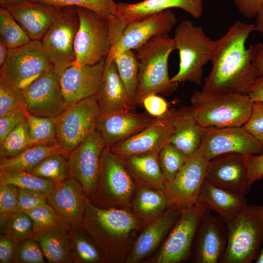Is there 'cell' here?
<instances>
[{"label":"cell","instance_id":"22","mask_svg":"<svg viewBox=\"0 0 263 263\" xmlns=\"http://www.w3.org/2000/svg\"><path fill=\"white\" fill-rule=\"evenodd\" d=\"M245 155L227 153L210 160L206 179L215 186L245 196L249 191Z\"/></svg>","mask_w":263,"mask_h":263},{"label":"cell","instance_id":"51","mask_svg":"<svg viewBox=\"0 0 263 263\" xmlns=\"http://www.w3.org/2000/svg\"><path fill=\"white\" fill-rule=\"evenodd\" d=\"M141 104L147 113L154 118L164 115L169 110L166 100L158 94H152L145 97Z\"/></svg>","mask_w":263,"mask_h":263},{"label":"cell","instance_id":"10","mask_svg":"<svg viewBox=\"0 0 263 263\" xmlns=\"http://www.w3.org/2000/svg\"><path fill=\"white\" fill-rule=\"evenodd\" d=\"M99 116L95 95L67 106L54 118L56 145L67 156L89 134L97 130Z\"/></svg>","mask_w":263,"mask_h":263},{"label":"cell","instance_id":"31","mask_svg":"<svg viewBox=\"0 0 263 263\" xmlns=\"http://www.w3.org/2000/svg\"><path fill=\"white\" fill-rule=\"evenodd\" d=\"M159 154L154 152L120 158L137 185L147 186L165 190L166 182L160 168Z\"/></svg>","mask_w":263,"mask_h":263},{"label":"cell","instance_id":"37","mask_svg":"<svg viewBox=\"0 0 263 263\" xmlns=\"http://www.w3.org/2000/svg\"><path fill=\"white\" fill-rule=\"evenodd\" d=\"M30 172L55 184L63 182L70 175L67 156L62 153L51 154L42 160Z\"/></svg>","mask_w":263,"mask_h":263},{"label":"cell","instance_id":"49","mask_svg":"<svg viewBox=\"0 0 263 263\" xmlns=\"http://www.w3.org/2000/svg\"><path fill=\"white\" fill-rule=\"evenodd\" d=\"M247 168V186L248 190L256 181L263 178V152L245 155Z\"/></svg>","mask_w":263,"mask_h":263},{"label":"cell","instance_id":"50","mask_svg":"<svg viewBox=\"0 0 263 263\" xmlns=\"http://www.w3.org/2000/svg\"><path fill=\"white\" fill-rule=\"evenodd\" d=\"M19 204L20 211H26L38 206L48 204L45 195L19 188Z\"/></svg>","mask_w":263,"mask_h":263},{"label":"cell","instance_id":"36","mask_svg":"<svg viewBox=\"0 0 263 263\" xmlns=\"http://www.w3.org/2000/svg\"><path fill=\"white\" fill-rule=\"evenodd\" d=\"M0 182L46 195L56 184L31 172L17 169L0 170Z\"/></svg>","mask_w":263,"mask_h":263},{"label":"cell","instance_id":"47","mask_svg":"<svg viewBox=\"0 0 263 263\" xmlns=\"http://www.w3.org/2000/svg\"><path fill=\"white\" fill-rule=\"evenodd\" d=\"M25 212L33 221L35 232L56 224L58 220L55 211L48 204L38 206Z\"/></svg>","mask_w":263,"mask_h":263},{"label":"cell","instance_id":"33","mask_svg":"<svg viewBox=\"0 0 263 263\" xmlns=\"http://www.w3.org/2000/svg\"><path fill=\"white\" fill-rule=\"evenodd\" d=\"M56 153H64L56 144L34 145L16 156L0 159V170L17 169L30 172L45 158Z\"/></svg>","mask_w":263,"mask_h":263},{"label":"cell","instance_id":"29","mask_svg":"<svg viewBox=\"0 0 263 263\" xmlns=\"http://www.w3.org/2000/svg\"><path fill=\"white\" fill-rule=\"evenodd\" d=\"M179 8L195 18L202 15L190 0H144L135 3H116L114 13L127 25L153 16L170 8Z\"/></svg>","mask_w":263,"mask_h":263},{"label":"cell","instance_id":"20","mask_svg":"<svg viewBox=\"0 0 263 263\" xmlns=\"http://www.w3.org/2000/svg\"><path fill=\"white\" fill-rule=\"evenodd\" d=\"M46 196L58 219L69 224L73 229L82 227L88 198L73 176L70 174L63 182L56 184Z\"/></svg>","mask_w":263,"mask_h":263},{"label":"cell","instance_id":"56","mask_svg":"<svg viewBox=\"0 0 263 263\" xmlns=\"http://www.w3.org/2000/svg\"><path fill=\"white\" fill-rule=\"evenodd\" d=\"M247 94L253 101L263 102V75L257 77Z\"/></svg>","mask_w":263,"mask_h":263},{"label":"cell","instance_id":"21","mask_svg":"<svg viewBox=\"0 0 263 263\" xmlns=\"http://www.w3.org/2000/svg\"><path fill=\"white\" fill-rule=\"evenodd\" d=\"M106 57L93 65H72L59 76L62 94L67 106L95 95L100 86Z\"/></svg>","mask_w":263,"mask_h":263},{"label":"cell","instance_id":"43","mask_svg":"<svg viewBox=\"0 0 263 263\" xmlns=\"http://www.w3.org/2000/svg\"><path fill=\"white\" fill-rule=\"evenodd\" d=\"M24 110L22 91L0 80V116Z\"/></svg>","mask_w":263,"mask_h":263},{"label":"cell","instance_id":"26","mask_svg":"<svg viewBox=\"0 0 263 263\" xmlns=\"http://www.w3.org/2000/svg\"><path fill=\"white\" fill-rule=\"evenodd\" d=\"M95 95L100 115L130 111L133 107L113 58H106L101 83Z\"/></svg>","mask_w":263,"mask_h":263},{"label":"cell","instance_id":"55","mask_svg":"<svg viewBox=\"0 0 263 263\" xmlns=\"http://www.w3.org/2000/svg\"><path fill=\"white\" fill-rule=\"evenodd\" d=\"M252 64L257 77L263 75V43H257L254 45Z\"/></svg>","mask_w":263,"mask_h":263},{"label":"cell","instance_id":"61","mask_svg":"<svg viewBox=\"0 0 263 263\" xmlns=\"http://www.w3.org/2000/svg\"><path fill=\"white\" fill-rule=\"evenodd\" d=\"M20 0H0V7L7 8Z\"/></svg>","mask_w":263,"mask_h":263},{"label":"cell","instance_id":"14","mask_svg":"<svg viewBox=\"0 0 263 263\" xmlns=\"http://www.w3.org/2000/svg\"><path fill=\"white\" fill-rule=\"evenodd\" d=\"M179 109H169L164 115L154 118L142 131L108 149L119 157L160 152L170 143Z\"/></svg>","mask_w":263,"mask_h":263},{"label":"cell","instance_id":"27","mask_svg":"<svg viewBox=\"0 0 263 263\" xmlns=\"http://www.w3.org/2000/svg\"><path fill=\"white\" fill-rule=\"evenodd\" d=\"M73 234L72 226L58 218L56 224L35 232L33 237L48 263H72Z\"/></svg>","mask_w":263,"mask_h":263},{"label":"cell","instance_id":"6","mask_svg":"<svg viewBox=\"0 0 263 263\" xmlns=\"http://www.w3.org/2000/svg\"><path fill=\"white\" fill-rule=\"evenodd\" d=\"M137 186L122 159L106 147L101 155L97 183L89 199L99 207L131 211Z\"/></svg>","mask_w":263,"mask_h":263},{"label":"cell","instance_id":"60","mask_svg":"<svg viewBox=\"0 0 263 263\" xmlns=\"http://www.w3.org/2000/svg\"><path fill=\"white\" fill-rule=\"evenodd\" d=\"M196 9L202 15L203 12V0H190Z\"/></svg>","mask_w":263,"mask_h":263},{"label":"cell","instance_id":"30","mask_svg":"<svg viewBox=\"0 0 263 263\" xmlns=\"http://www.w3.org/2000/svg\"><path fill=\"white\" fill-rule=\"evenodd\" d=\"M171 207L165 190L147 186H137L131 211L142 227Z\"/></svg>","mask_w":263,"mask_h":263},{"label":"cell","instance_id":"28","mask_svg":"<svg viewBox=\"0 0 263 263\" xmlns=\"http://www.w3.org/2000/svg\"><path fill=\"white\" fill-rule=\"evenodd\" d=\"M197 201L215 212L226 225L235 218L247 204L245 196L215 186L206 179Z\"/></svg>","mask_w":263,"mask_h":263},{"label":"cell","instance_id":"58","mask_svg":"<svg viewBox=\"0 0 263 263\" xmlns=\"http://www.w3.org/2000/svg\"><path fill=\"white\" fill-rule=\"evenodd\" d=\"M255 31H257L263 35V5L256 16Z\"/></svg>","mask_w":263,"mask_h":263},{"label":"cell","instance_id":"15","mask_svg":"<svg viewBox=\"0 0 263 263\" xmlns=\"http://www.w3.org/2000/svg\"><path fill=\"white\" fill-rule=\"evenodd\" d=\"M106 147L102 137L96 130L67 156L70 173L81 184L88 199L96 186L101 155Z\"/></svg>","mask_w":263,"mask_h":263},{"label":"cell","instance_id":"23","mask_svg":"<svg viewBox=\"0 0 263 263\" xmlns=\"http://www.w3.org/2000/svg\"><path fill=\"white\" fill-rule=\"evenodd\" d=\"M63 8L20 0L7 9L32 40L41 41Z\"/></svg>","mask_w":263,"mask_h":263},{"label":"cell","instance_id":"8","mask_svg":"<svg viewBox=\"0 0 263 263\" xmlns=\"http://www.w3.org/2000/svg\"><path fill=\"white\" fill-rule=\"evenodd\" d=\"M79 25L75 39V59L73 65L79 67L93 65L106 57L111 48L108 18L94 12L77 7Z\"/></svg>","mask_w":263,"mask_h":263},{"label":"cell","instance_id":"44","mask_svg":"<svg viewBox=\"0 0 263 263\" xmlns=\"http://www.w3.org/2000/svg\"><path fill=\"white\" fill-rule=\"evenodd\" d=\"M15 263H45L44 256L33 237L16 241Z\"/></svg>","mask_w":263,"mask_h":263},{"label":"cell","instance_id":"57","mask_svg":"<svg viewBox=\"0 0 263 263\" xmlns=\"http://www.w3.org/2000/svg\"><path fill=\"white\" fill-rule=\"evenodd\" d=\"M10 215L0 214V234L10 236Z\"/></svg>","mask_w":263,"mask_h":263},{"label":"cell","instance_id":"45","mask_svg":"<svg viewBox=\"0 0 263 263\" xmlns=\"http://www.w3.org/2000/svg\"><path fill=\"white\" fill-rule=\"evenodd\" d=\"M10 236L16 241L33 237L34 225L31 216L25 211H19L10 215Z\"/></svg>","mask_w":263,"mask_h":263},{"label":"cell","instance_id":"42","mask_svg":"<svg viewBox=\"0 0 263 263\" xmlns=\"http://www.w3.org/2000/svg\"><path fill=\"white\" fill-rule=\"evenodd\" d=\"M58 7H81L91 10L104 18L114 13L116 3L113 0H29Z\"/></svg>","mask_w":263,"mask_h":263},{"label":"cell","instance_id":"12","mask_svg":"<svg viewBox=\"0 0 263 263\" xmlns=\"http://www.w3.org/2000/svg\"><path fill=\"white\" fill-rule=\"evenodd\" d=\"M79 25L77 7H65L41 40L59 76L75 61V39Z\"/></svg>","mask_w":263,"mask_h":263},{"label":"cell","instance_id":"17","mask_svg":"<svg viewBox=\"0 0 263 263\" xmlns=\"http://www.w3.org/2000/svg\"><path fill=\"white\" fill-rule=\"evenodd\" d=\"M227 243L226 224L206 208L193 242V261L196 263H222ZM191 248V249H192Z\"/></svg>","mask_w":263,"mask_h":263},{"label":"cell","instance_id":"32","mask_svg":"<svg viewBox=\"0 0 263 263\" xmlns=\"http://www.w3.org/2000/svg\"><path fill=\"white\" fill-rule=\"evenodd\" d=\"M201 141V126L190 107L179 108L170 143L189 157L199 150Z\"/></svg>","mask_w":263,"mask_h":263},{"label":"cell","instance_id":"59","mask_svg":"<svg viewBox=\"0 0 263 263\" xmlns=\"http://www.w3.org/2000/svg\"><path fill=\"white\" fill-rule=\"evenodd\" d=\"M9 49L5 44L0 39V67H1L5 62L7 57Z\"/></svg>","mask_w":263,"mask_h":263},{"label":"cell","instance_id":"63","mask_svg":"<svg viewBox=\"0 0 263 263\" xmlns=\"http://www.w3.org/2000/svg\"></svg>","mask_w":263,"mask_h":263},{"label":"cell","instance_id":"62","mask_svg":"<svg viewBox=\"0 0 263 263\" xmlns=\"http://www.w3.org/2000/svg\"><path fill=\"white\" fill-rule=\"evenodd\" d=\"M256 263H263V246L262 247L261 251L258 256L257 259L255 261Z\"/></svg>","mask_w":263,"mask_h":263},{"label":"cell","instance_id":"53","mask_svg":"<svg viewBox=\"0 0 263 263\" xmlns=\"http://www.w3.org/2000/svg\"><path fill=\"white\" fill-rule=\"evenodd\" d=\"M16 240L9 235H0V263H14Z\"/></svg>","mask_w":263,"mask_h":263},{"label":"cell","instance_id":"46","mask_svg":"<svg viewBox=\"0 0 263 263\" xmlns=\"http://www.w3.org/2000/svg\"><path fill=\"white\" fill-rule=\"evenodd\" d=\"M19 188L0 182V214L10 215L19 212Z\"/></svg>","mask_w":263,"mask_h":263},{"label":"cell","instance_id":"39","mask_svg":"<svg viewBox=\"0 0 263 263\" xmlns=\"http://www.w3.org/2000/svg\"><path fill=\"white\" fill-rule=\"evenodd\" d=\"M33 146L56 144V127L54 118L35 116L25 110Z\"/></svg>","mask_w":263,"mask_h":263},{"label":"cell","instance_id":"34","mask_svg":"<svg viewBox=\"0 0 263 263\" xmlns=\"http://www.w3.org/2000/svg\"><path fill=\"white\" fill-rule=\"evenodd\" d=\"M119 75L132 107L138 86V63L133 50H127L116 54L113 57Z\"/></svg>","mask_w":263,"mask_h":263},{"label":"cell","instance_id":"35","mask_svg":"<svg viewBox=\"0 0 263 263\" xmlns=\"http://www.w3.org/2000/svg\"><path fill=\"white\" fill-rule=\"evenodd\" d=\"M72 255L74 263H107L101 250L82 227L73 229Z\"/></svg>","mask_w":263,"mask_h":263},{"label":"cell","instance_id":"1","mask_svg":"<svg viewBox=\"0 0 263 263\" xmlns=\"http://www.w3.org/2000/svg\"><path fill=\"white\" fill-rule=\"evenodd\" d=\"M254 31V24L236 21L215 40L212 68L203 84V93L247 94L257 78L252 62L253 44L248 48L245 46Z\"/></svg>","mask_w":263,"mask_h":263},{"label":"cell","instance_id":"25","mask_svg":"<svg viewBox=\"0 0 263 263\" xmlns=\"http://www.w3.org/2000/svg\"><path fill=\"white\" fill-rule=\"evenodd\" d=\"M154 118L148 113L130 111L100 115L97 130L106 147L119 143L134 136L148 126Z\"/></svg>","mask_w":263,"mask_h":263},{"label":"cell","instance_id":"54","mask_svg":"<svg viewBox=\"0 0 263 263\" xmlns=\"http://www.w3.org/2000/svg\"><path fill=\"white\" fill-rule=\"evenodd\" d=\"M239 12L246 18L255 17L263 5V0H232Z\"/></svg>","mask_w":263,"mask_h":263},{"label":"cell","instance_id":"9","mask_svg":"<svg viewBox=\"0 0 263 263\" xmlns=\"http://www.w3.org/2000/svg\"><path fill=\"white\" fill-rule=\"evenodd\" d=\"M206 208L198 201L181 207L180 215L168 236L146 263H178L190 256L195 234Z\"/></svg>","mask_w":263,"mask_h":263},{"label":"cell","instance_id":"24","mask_svg":"<svg viewBox=\"0 0 263 263\" xmlns=\"http://www.w3.org/2000/svg\"><path fill=\"white\" fill-rule=\"evenodd\" d=\"M180 213L181 208L171 207L143 227L134 242L126 263H139L154 252L164 242Z\"/></svg>","mask_w":263,"mask_h":263},{"label":"cell","instance_id":"11","mask_svg":"<svg viewBox=\"0 0 263 263\" xmlns=\"http://www.w3.org/2000/svg\"><path fill=\"white\" fill-rule=\"evenodd\" d=\"M0 68V80L21 91L54 69L39 40H31L24 46L9 49L6 60Z\"/></svg>","mask_w":263,"mask_h":263},{"label":"cell","instance_id":"48","mask_svg":"<svg viewBox=\"0 0 263 263\" xmlns=\"http://www.w3.org/2000/svg\"><path fill=\"white\" fill-rule=\"evenodd\" d=\"M243 127L263 145V102H254L251 114Z\"/></svg>","mask_w":263,"mask_h":263},{"label":"cell","instance_id":"19","mask_svg":"<svg viewBox=\"0 0 263 263\" xmlns=\"http://www.w3.org/2000/svg\"><path fill=\"white\" fill-rule=\"evenodd\" d=\"M176 22L175 14L169 9L142 20L128 24L106 58L113 59L119 52L135 50L155 37L169 35Z\"/></svg>","mask_w":263,"mask_h":263},{"label":"cell","instance_id":"4","mask_svg":"<svg viewBox=\"0 0 263 263\" xmlns=\"http://www.w3.org/2000/svg\"><path fill=\"white\" fill-rule=\"evenodd\" d=\"M254 102L246 94H207L197 91L191 96L190 108L201 126L243 127L251 114Z\"/></svg>","mask_w":263,"mask_h":263},{"label":"cell","instance_id":"52","mask_svg":"<svg viewBox=\"0 0 263 263\" xmlns=\"http://www.w3.org/2000/svg\"><path fill=\"white\" fill-rule=\"evenodd\" d=\"M26 119L25 110L0 116V143L13 129Z\"/></svg>","mask_w":263,"mask_h":263},{"label":"cell","instance_id":"2","mask_svg":"<svg viewBox=\"0 0 263 263\" xmlns=\"http://www.w3.org/2000/svg\"><path fill=\"white\" fill-rule=\"evenodd\" d=\"M82 228L101 250L108 263H126L143 227L131 210L99 207L88 199Z\"/></svg>","mask_w":263,"mask_h":263},{"label":"cell","instance_id":"41","mask_svg":"<svg viewBox=\"0 0 263 263\" xmlns=\"http://www.w3.org/2000/svg\"><path fill=\"white\" fill-rule=\"evenodd\" d=\"M188 158L170 143L163 148L159 154V161L166 185L173 180Z\"/></svg>","mask_w":263,"mask_h":263},{"label":"cell","instance_id":"38","mask_svg":"<svg viewBox=\"0 0 263 263\" xmlns=\"http://www.w3.org/2000/svg\"><path fill=\"white\" fill-rule=\"evenodd\" d=\"M0 39L9 49L24 46L32 40L7 8H0Z\"/></svg>","mask_w":263,"mask_h":263},{"label":"cell","instance_id":"13","mask_svg":"<svg viewBox=\"0 0 263 263\" xmlns=\"http://www.w3.org/2000/svg\"><path fill=\"white\" fill-rule=\"evenodd\" d=\"M202 141L199 150L208 160L225 154L244 155L263 152V145L243 127L201 126Z\"/></svg>","mask_w":263,"mask_h":263},{"label":"cell","instance_id":"16","mask_svg":"<svg viewBox=\"0 0 263 263\" xmlns=\"http://www.w3.org/2000/svg\"><path fill=\"white\" fill-rule=\"evenodd\" d=\"M22 94L25 110L35 116L54 118L67 107L54 69L38 77Z\"/></svg>","mask_w":263,"mask_h":263},{"label":"cell","instance_id":"5","mask_svg":"<svg viewBox=\"0 0 263 263\" xmlns=\"http://www.w3.org/2000/svg\"><path fill=\"white\" fill-rule=\"evenodd\" d=\"M175 50L179 55V70L170 78L172 82H189L200 85L204 74V67L210 61L215 46V40L209 38L202 28L190 20L180 22L175 28Z\"/></svg>","mask_w":263,"mask_h":263},{"label":"cell","instance_id":"40","mask_svg":"<svg viewBox=\"0 0 263 263\" xmlns=\"http://www.w3.org/2000/svg\"><path fill=\"white\" fill-rule=\"evenodd\" d=\"M32 146L26 119L13 129L0 143V159L16 156Z\"/></svg>","mask_w":263,"mask_h":263},{"label":"cell","instance_id":"7","mask_svg":"<svg viewBox=\"0 0 263 263\" xmlns=\"http://www.w3.org/2000/svg\"><path fill=\"white\" fill-rule=\"evenodd\" d=\"M227 243L222 263H250L263 244V206L247 205L227 225Z\"/></svg>","mask_w":263,"mask_h":263},{"label":"cell","instance_id":"18","mask_svg":"<svg viewBox=\"0 0 263 263\" xmlns=\"http://www.w3.org/2000/svg\"><path fill=\"white\" fill-rule=\"evenodd\" d=\"M208 163L198 150L188 158L173 180L166 185L165 191L172 207L181 208L197 201Z\"/></svg>","mask_w":263,"mask_h":263},{"label":"cell","instance_id":"3","mask_svg":"<svg viewBox=\"0 0 263 263\" xmlns=\"http://www.w3.org/2000/svg\"><path fill=\"white\" fill-rule=\"evenodd\" d=\"M174 50L173 38L165 35L155 37L133 50L139 67L134 106L150 94L169 95L176 91L179 83L171 82L168 73L169 57Z\"/></svg>","mask_w":263,"mask_h":263}]
</instances>
